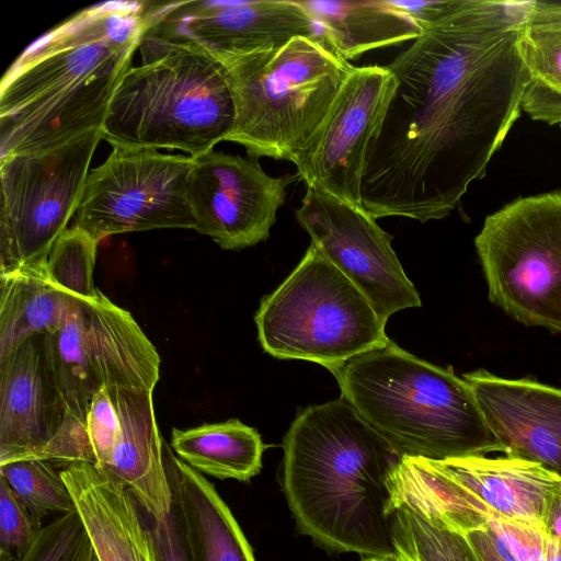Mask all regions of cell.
<instances>
[{
    "label": "cell",
    "mask_w": 561,
    "mask_h": 561,
    "mask_svg": "<svg viewBox=\"0 0 561 561\" xmlns=\"http://www.w3.org/2000/svg\"><path fill=\"white\" fill-rule=\"evenodd\" d=\"M530 2L455 0L387 66L397 88L360 186L374 218L443 219L484 178L520 115Z\"/></svg>",
    "instance_id": "obj_1"
},
{
    "label": "cell",
    "mask_w": 561,
    "mask_h": 561,
    "mask_svg": "<svg viewBox=\"0 0 561 561\" xmlns=\"http://www.w3.org/2000/svg\"><path fill=\"white\" fill-rule=\"evenodd\" d=\"M154 22L146 2H104L31 44L1 81L0 158L49 151L101 129Z\"/></svg>",
    "instance_id": "obj_2"
},
{
    "label": "cell",
    "mask_w": 561,
    "mask_h": 561,
    "mask_svg": "<svg viewBox=\"0 0 561 561\" xmlns=\"http://www.w3.org/2000/svg\"><path fill=\"white\" fill-rule=\"evenodd\" d=\"M282 483L319 545L394 557L388 480L402 456L343 399L300 411L283 439Z\"/></svg>",
    "instance_id": "obj_3"
},
{
    "label": "cell",
    "mask_w": 561,
    "mask_h": 561,
    "mask_svg": "<svg viewBox=\"0 0 561 561\" xmlns=\"http://www.w3.org/2000/svg\"><path fill=\"white\" fill-rule=\"evenodd\" d=\"M343 398L401 456L434 461L504 449L469 383L391 340L329 370Z\"/></svg>",
    "instance_id": "obj_4"
},
{
    "label": "cell",
    "mask_w": 561,
    "mask_h": 561,
    "mask_svg": "<svg viewBox=\"0 0 561 561\" xmlns=\"http://www.w3.org/2000/svg\"><path fill=\"white\" fill-rule=\"evenodd\" d=\"M138 48L141 64L116 89L102 138L112 147L179 149L190 157L227 141L234 102L210 50L157 20Z\"/></svg>",
    "instance_id": "obj_5"
},
{
    "label": "cell",
    "mask_w": 561,
    "mask_h": 561,
    "mask_svg": "<svg viewBox=\"0 0 561 561\" xmlns=\"http://www.w3.org/2000/svg\"><path fill=\"white\" fill-rule=\"evenodd\" d=\"M210 53L224 67L234 102L227 141L243 146L250 158L291 163L324 122L354 68L322 34L249 54Z\"/></svg>",
    "instance_id": "obj_6"
},
{
    "label": "cell",
    "mask_w": 561,
    "mask_h": 561,
    "mask_svg": "<svg viewBox=\"0 0 561 561\" xmlns=\"http://www.w3.org/2000/svg\"><path fill=\"white\" fill-rule=\"evenodd\" d=\"M262 348L328 370L385 346L383 321L364 294L313 244L255 313Z\"/></svg>",
    "instance_id": "obj_7"
},
{
    "label": "cell",
    "mask_w": 561,
    "mask_h": 561,
    "mask_svg": "<svg viewBox=\"0 0 561 561\" xmlns=\"http://www.w3.org/2000/svg\"><path fill=\"white\" fill-rule=\"evenodd\" d=\"M474 247L489 300L524 325L561 334V191L489 215Z\"/></svg>",
    "instance_id": "obj_8"
},
{
    "label": "cell",
    "mask_w": 561,
    "mask_h": 561,
    "mask_svg": "<svg viewBox=\"0 0 561 561\" xmlns=\"http://www.w3.org/2000/svg\"><path fill=\"white\" fill-rule=\"evenodd\" d=\"M102 139L94 129L49 151L0 158V273L47 259L78 209Z\"/></svg>",
    "instance_id": "obj_9"
},
{
    "label": "cell",
    "mask_w": 561,
    "mask_h": 561,
    "mask_svg": "<svg viewBox=\"0 0 561 561\" xmlns=\"http://www.w3.org/2000/svg\"><path fill=\"white\" fill-rule=\"evenodd\" d=\"M192 157L112 147L89 171L75 225L96 240L134 231L194 229L187 198Z\"/></svg>",
    "instance_id": "obj_10"
},
{
    "label": "cell",
    "mask_w": 561,
    "mask_h": 561,
    "mask_svg": "<svg viewBox=\"0 0 561 561\" xmlns=\"http://www.w3.org/2000/svg\"><path fill=\"white\" fill-rule=\"evenodd\" d=\"M397 88L387 66L352 69L324 122L294 164L307 188L362 207L360 186L368 150L379 134Z\"/></svg>",
    "instance_id": "obj_11"
},
{
    "label": "cell",
    "mask_w": 561,
    "mask_h": 561,
    "mask_svg": "<svg viewBox=\"0 0 561 561\" xmlns=\"http://www.w3.org/2000/svg\"><path fill=\"white\" fill-rule=\"evenodd\" d=\"M295 217L311 243L364 294L383 321L421 306L392 249V237L364 208L307 188Z\"/></svg>",
    "instance_id": "obj_12"
},
{
    "label": "cell",
    "mask_w": 561,
    "mask_h": 561,
    "mask_svg": "<svg viewBox=\"0 0 561 561\" xmlns=\"http://www.w3.org/2000/svg\"><path fill=\"white\" fill-rule=\"evenodd\" d=\"M296 178L271 176L250 157L216 150L192 157L187 198L194 230L225 250L266 240Z\"/></svg>",
    "instance_id": "obj_13"
},
{
    "label": "cell",
    "mask_w": 561,
    "mask_h": 561,
    "mask_svg": "<svg viewBox=\"0 0 561 561\" xmlns=\"http://www.w3.org/2000/svg\"><path fill=\"white\" fill-rule=\"evenodd\" d=\"M157 23L206 48L241 55L279 47L320 28L299 0L187 1L157 8Z\"/></svg>",
    "instance_id": "obj_14"
},
{
    "label": "cell",
    "mask_w": 561,
    "mask_h": 561,
    "mask_svg": "<svg viewBox=\"0 0 561 561\" xmlns=\"http://www.w3.org/2000/svg\"><path fill=\"white\" fill-rule=\"evenodd\" d=\"M462 378L505 456L537 462L561 476V389L502 378L485 369Z\"/></svg>",
    "instance_id": "obj_15"
},
{
    "label": "cell",
    "mask_w": 561,
    "mask_h": 561,
    "mask_svg": "<svg viewBox=\"0 0 561 561\" xmlns=\"http://www.w3.org/2000/svg\"><path fill=\"white\" fill-rule=\"evenodd\" d=\"M64 417L44 334L31 336L0 359V466L38 458Z\"/></svg>",
    "instance_id": "obj_16"
},
{
    "label": "cell",
    "mask_w": 561,
    "mask_h": 561,
    "mask_svg": "<svg viewBox=\"0 0 561 561\" xmlns=\"http://www.w3.org/2000/svg\"><path fill=\"white\" fill-rule=\"evenodd\" d=\"M99 561H158L133 493L91 462L60 470Z\"/></svg>",
    "instance_id": "obj_17"
},
{
    "label": "cell",
    "mask_w": 561,
    "mask_h": 561,
    "mask_svg": "<svg viewBox=\"0 0 561 561\" xmlns=\"http://www.w3.org/2000/svg\"><path fill=\"white\" fill-rule=\"evenodd\" d=\"M83 344L96 390L122 387L153 391L160 378V356L125 309L102 291L82 299Z\"/></svg>",
    "instance_id": "obj_18"
},
{
    "label": "cell",
    "mask_w": 561,
    "mask_h": 561,
    "mask_svg": "<svg viewBox=\"0 0 561 561\" xmlns=\"http://www.w3.org/2000/svg\"><path fill=\"white\" fill-rule=\"evenodd\" d=\"M435 463L499 517L542 528L561 476L529 460L502 456L454 458Z\"/></svg>",
    "instance_id": "obj_19"
},
{
    "label": "cell",
    "mask_w": 561,
    "mask_h": 561,
    "mask_svg": "<svg viewBox=\"0 0 561 561\" xmlns=\"http://www.w3.org/2000/svg\"><path fill=\"white\" fill-rule=\"evenodd\" d=\"M119 432L110 465L102 471L123 483L146 515L162 517L173 503L163 460V438L151 390L112 387Z\"/></svg>",
    "instance_id": "obj_20"
},
{
    "label": "cell",
    "mask_w": 561,
    "mask_h": 561,
    "mask_svg": "<svg viewBox=\"0 0 561 561\" xmlns=\"http://www.w3.org/2000/svg\"><path fill=\"white\" fill-rule=\"evenodd\" d=\"M163 460L194 561H255L240 525L214 484L175 456L164 440Z\"/></svg>",
    "instance_id": "obj_21"
},
{
    "label": "cell",
    "mask_w": 561,
    "mask_h": 561,
    "mask_svg": "<svg viewBox=\"0 0 561 561\" xmlns=\"http://www.w3.org/2000/svg\"><path fill=\"white\" fill-rule=\"evenodd\" d=\"M345 60L417 38L422 27L389 0H299Z\"/></svg>",
    "instance_id": "obj_22"
},
{
    "label": "cell",
    "mask_w": 561,
    "mask_h": 561,
    "mask_svg": "<svg viewBox=\"0 0 561 561\" xmlns=\"http://www.w3.org/2000/svg\"><path fill=\"white\" fill-rule=\"evenodd\" d=\"M46 260L0 273V359L31 336L56 332L73 298L47 272Z\"/></svg>",
    "instance_id": "obj_23"
},
{
    "label": "cell",
    "mask_w": 561,
    "mask_h": 561,
    "mask_svg": "<svg viewBox=\"0 0 561 561\" xmlns=\"http://www.w3.org/2000/svg\"><path fill=\"white\" fill-rule=\"evenodd\" d=\"M388 513L405 504L433 522L461 534L486 527L484 506L434 460L402 456L389 477Z\"/></svg>",
    "instance_id": "obj_24"
},
{
    "label": "cell",
    "mask_w": 561,
    "mask_h": 561,
    "mask_svg": "<svg viewBox=\"0 0 561 561\" xmlns=\"http://www.w3.org/2000/svg\"><path fill=\"white\" fill-rule=\"evenodd\" d=\"M171 448L196 471L248 482L262 469L265 445L259 432L237 419L172 428Z\"/></svg>",
    "instance_id": "obj_25"
},
{
    "label": "cell",
    "mask_w": 561,
    "mask_h": 561,
    "mask_svg": "<svg viewBox=\"0 0 561 561\" xmlns=\"http://www.w3.org/2000/svg\"><path fill=\"white\" fill-rule=\"evenodd\" d=\"M118 432L113 388L102 387L94 394L85 419L64 417L38 458L61 469L76 462H91L103 470L112 460Z\"/></svg>",
    "instance_id": "obj_26"
},
{
    "label": "cell",
    "mask_w": 561,
    "mask_h": 561,
    "mask_svg": "<svg viewBox=\"0 0 561 561\" xmlns=\"http://www.w3.org/2000/svg\"><path fill=\"white\" fill-rule=\"evenodd\" d=\"M47 362L65 407V417L85 419L98 392L83 344L82 298L73 296L61 327L44 334Z\"/></svg>",
    "instance_id": "obj_27"
},
{
    "label": "cell",
    "mask_w": 561,
    "mask_h": 561,
    "mask_svg": "<svg viewBox=\"0 0 561 561\" xmlns=\"http://www.w3.org/2000/svg\"><path fill=\"white\" fill-rule=\"evenodd\" d=\"M518 48L527 70L522 110L534 121L561 125V27L527 20Z\"/></svg>",
    "instance_id": "obj_28"
},
{
    "label": "cell",
    "mask_w": 561,
    "mask_h": 561,
    "mask_svg": "<svg viewBox=\"0 0 561 561\" xmlns=\"http://www.w3.org/2000/svg\"><path fill=\"white\" fill-rule=\"evenodd\" d=\"M391 535L400 561H482L463 534L405 504L391 511Z\"/></svg>",
    "instance_id": "obj_29"
},
{
    "label": "cell",
    "mask_w": 561,
    "mask_h": 561,
    "mask_svg": "<svg viewBox=\"0 0 561 561\" xmlns=\"http://www.w3.org/2000/svg\"><path fill=\"white\" fill-rule=\"evenodd\" d=\"M0 477L39 520L51 513L62 515L76 511L60 471L49 461L28 458L5 463L0 466Z\"/></svg>",
    "instance_id": "obj_30"
},
{
    "label": "cell",
    "mask_w": 561,
    "mask_h": 561,
    "mask_svg": "<svg viewBox=\"0 0 561 561\" xmlns=\"http://www.w3.org/2000/svg\"><path fill=\"white\" fill-rule=\"evenodd\" d=\"M99 240L73 225L54 243L46 261L49 278L68 294L85 300L98 295L93 270Z\"/></svg>",
    "instance_id": "obj_31"
},
{
    "label": "cell",
    "mask_w": 561,
    "mask_h": 561,
    "mask_svg": "<svg viewBox=\"0 0 561 561\" xmlns=\"http://www.w3.org/2000/svg\"><path fill=\"white\" fill-rule=\"evenodd\" d=\"M89 537L77 511L43 526L30 549L20 558L0 553V561H79Z\"/></svg>",
    "instance_id": "obj_32"
},
{
    "label": "cell",
    "mask_w": 561,
    "mask_h": 561,
    "mask_svg": "<svg viewBox=\"0 0 561 561\" xmlns=\"http://www.w3.org/2000/svg\"><path fill=\"white\" fill-rule=\"evenodd\" d=\"M42 528V520L30 512L0 477V553L22 557Z\"/></svg>",
    "instance_id": "obj_33"
},
{
    "label": "cell",
    "mask_w": 561,
    "mask_h": 561,
    "mask_svg": "<svg viewBox=\"0 0 561 561\" xmlns=\"http://www.w3.org/2000/svg\"><path fill=\"white\" fill-rule=\"evenodd\" d=\"M147 517L158 561H194L173 503L167 515Z\"/></svg>",
    "instance_id": "obj_34"
},
{
    "label": "cell",
    "mask_w": 561,
    "mask_h": 561,
    "mask_svg": "<svg viewBox=\"0 0 561 561\" xmlns=\"http://www.w3.org/2000/svg\"><path fill=\"white\" fill-rule=\"evenodd\" d=\"M455 0L433 1H391L389 3L397 10L408 14L420 26L437 20L450 9Z\"/></svg>",
    "instance_id": "obj_35"
},
{
    "label": "cell",
    "mask_w": 561,
    "mask_h": 561,
    "mask_svg": "<svg viewBox=\"0 0 561 561\" xmlns=\"http://www.w3.org/2000/svg\"><path fill=\"white\" fill-rule=\"evenodd\" d=\"M528 21L533 24L561 27V2L531 1Z\"/></svg>",
    "instance_id": "obj_36"
},
{
    "label": "cell",
    "mask_w": 561,
    "mask_h": 561,
    "mask_svg": "<svg viewBox=\"0 0 561 561\" xmlns=\"http://www.w3.org/2000/svg\"><path fill=\"white\" fill-rule=\"evenodd\" d=\"M482 561H506L495 549L490 530L486 527L465 534Z\"/></svg>",
    "instance_id": "obj_37"
},
{
    "label": "cell",
    "mask_w": 561,
    "mask_h": 561,
    "mask_svg": "<svg viewBox=\"0 0 561 561\" xmlns=\"http://www.w3.org/2000/svg\"><path fill=\"white\" fill-rule=\"evenodd\" d=\"M542 529L551 537H561V488L554 493L548 505Z\"/></svg>",
    "instance_id": "obj_38"
},
{
    "label": "cell",
    "mask_w": 561,
    "mask_h": 561,
    "mask_svg": "<svg viewBox=\"0 0 561 561\" xmlns=\"http://www.w3.org/2000/svg\"><path fill=\"white\" fill-rule=\"evenodd\" d=\"M535 561H561V537H551L543 531L541 546Z\"/></svg>",
    "instance_id": "obj_39"
},
{
    "label": "cell",
    "mask_w": 561,
    "mask_h": 561,
    "mask_svg": "<svg viewBox=\"0 0 561 561\" xmlns=\"http://www.w3.org/2000/svg\"><path fill=\"white\" fill-rule=\"evenodd\" d=\"M79 561H99V558L90 542V539L85 543Z\"/></svg>",
    "instance_id": "obj_40"
},
{
    "label": "cell",
    "mask_w": 561,
    "mask_h": 561,
    "mask_svg": "<svg viewBox=\"0 0 561 561\" xmlns=\"http://www.w3.org/2000/svg\"><path fill=\"white\" fill-rule=\"evenodd\" d=\"M362 561H400L393 557H366Z\"/></svg>",
    "instance_id": "obj_41"
},
{
    "label": "cell",
    "mask_w": 561,
    "mask_h": 561,
    "mask_svg": "<svg viewBox=\"0 0 561 561\" xmlns=\"http://www.w3.org/2000/svg\"><path fill=\"white\" fill-rule=\"evenodd\" d=\"M560 127H561V125H560Z\"/></svg>",
    "instance_id": "obj_42"
}]
</instances>
